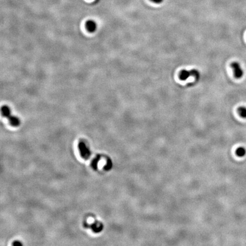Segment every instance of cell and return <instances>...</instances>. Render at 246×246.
I'll return each mask as SVG.
<instances>
[{"label": "cell", "mask_w": 246, "mask_h": 246, "mask_svg": "<svg viewBox=\"0 0 246 246\" xmlns=\"http://www.w3.org/2000/svg\"><path fill=\"white\" fill-rule=\"evenodd\" d=\"M151 1L154 2V3H156V4H160V3L162 2L164 0H151Z\"/></svg>", "instance_id": "12"}, {"label": "cell", "mask_w": 246, "mask_h": 246, "mask_svg": "<svg viewBox=\"0 0 246 246\" xmlns=\"http://www.w3.org/2000/svg\"><path fill=\"white\" fill-rule=\"evenodd\" d=\"M86 28L90 33H93L97 29V24L94 21H87L86 23Z\"/></svg>", "instance_id": "4"}, {"label": "cell", "mask_w": 246, "mask_h": 246, "mask_svg": "<svg viewBox=\"0 0 246 246\" xmlns=\"http://www.w3.org/2000/svg\"><path fill=\"white\" fill-rule=\"evenodd\" d=\"M246 154V149L243 147H239L236 150V154L238 157H243Z\"/></svg>", "instance_id": "7"}, {"label": "cell", "mask_w": 246, "mask_h": 246, "mask_svg": "<svg viewBox=\"0 0 246 246\" xmlns=\"http://www.w3.org/2000/svg\"><path fill=\"white\" fill-rule=\"evenodd\" d=\"M78 147L81 156L84 159H88L91 155V152L90 149L87 147L86 144L83 142H80L79 144Z\"/></svg>", "instance_id": "3"}, {"label": "cell", "mask_w": 246, "mask_h": 246, "mask_svg": "<svg viewBox=\"0 0 246 246\" xmlns=\"http://www.w3.org/2000/svg\"><path fill=\"white\" fill-rule=\"evenodd\" d=\"M231 67L234 70V74L235 78L240 79L243 77L244 75V71L238 62H233L231 64Z\"/></svg>", "instance_id": "2"}, {"label": "cell", "mask_w": 246, "mask_h": 246, "mask_svg": "<svg viewBox=\"0 0 246 246\" xmlns=\"http://www.w3.org/2000/svg\"><path fill=\"white\" fill-rule=\"evenodd\" d=\"M1 113L2 115L3 116L8 118L9 116H10L12 115V113H11V110L9 106L4 105L1 107Z\"/></svg>", "instance_id": "6"}, {"label": "cell", "mask_w": 246, "mask_h": 246, "mask_svg": "<svg viewBox=\"0 0 246 246\" xmlns=\"http://www.w3.org/2000/svg\"><path fill=\"white\" fill-rule=\"evenodd\" d=\"M190 76L194 77L196 80H199L200 76V71L196 69H193L191 70H183L179 74V78L181 80H187Z\"/></svg>", "instance_id": "1"}, {"label": "cell", "mask_w": 246, "mask_h": 246, "mask_svg": "<svg viewBox=\"0 0 246 246\" xmlns=\"http://www.w3.org/2000/svg\"><path fill=\"white\" fill-rule=\"evenodd\" d=\"M7 119L9 120L10 124L13 126H18L20 125L21 121L18 117L15 116L11 115L9 116Z\"/></svg>", "instance_id": "5"}, {"label": "cell", "mask_w": 246, "mask_h": 246, "mask_svg": "<svg viewBox=\"0 0 246 246\" xmlns=\"http://www.w3.org/2000/svg\"><path fill=\"white\" fill-rule=\"evenodd\" d=\"M238 112L242 117L246 118V107L240 106L238 109Z\"/></svg>", "instance_id": "8"}, {"label": "cell", "mask_w": 246, "mask_h": 246, "mask_svg": "<svg viewBox=\"0 0 246 246\" xmlns=\"http://www.w3.org/2000/svg\"><path fill=\"white\" fill-rule=\"evenodd\" d=\"M100 160V156H98L92 162V167L94 170H96L97 167H98V163L99 162V161Z\"/></svg>", "instance_id": "9"}, {"label": "cell", "mask_w": 246, "mask_h": 246, "mask_svg": "<svg viewBox=\"0 0 246 246\" xmlns=\"http://www.w3.org/2000/svg\"><path fill=\"white\" fill-rule=\"evenodd\" d=\"M13 245H14V246H19V245H20V246H22V244L20 242H19V241H15L13 243Z\"/></svg>", "instance_id": "11"}, {"label": "cell", "mask_w": 246, "mask_h": 246, "mask_svg": "<svg viewBox=\"0 0 246 246\" xmlns=\"http://www.w3.org/2000/svg\"><path fill=\"white\" fill-rule=\"evenodd\" d=\"M112 166V162L111 160V159H108V162H107L106 165L104 167V169H106V170H110L111 169Z\"/></svg>", "instance_id": "10"}]
</instances>
